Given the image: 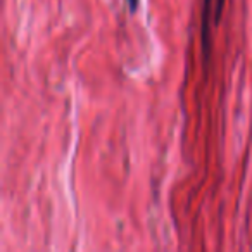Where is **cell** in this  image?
I'll return each mask as SVG.
<instances>
[{
    "label": "cell",
    "instance_id": "2",
    "mask_svg": "<svg viewBox=\"0 0 252 252\" xmlns=\"http://www.w3.org/2000/svg\"><path fill=\"white\" fill-rule=\"evenodd\" d=\"M128 2V5H130V9L131 11H135L137 9V5H138V0H126Z\"/></svg>",
    "mask_w": 252,
    "mask_h": 252
},
{
    "label": "cell",
    "instance_id": "1",
    "mask_svg": "<svg viewBox=\"0 0 252 252\" xmlns=\"http://www.w3.org/2000/svg\"><path fill=\"white\" fill-rule=\"evenodd\" d=\"M221 9H223V0H216V4H214V21L216 23H218V19H220Z\"/></svg>",
    "mask_w": 252,
    "mask_h": 252
}]
</instances>
